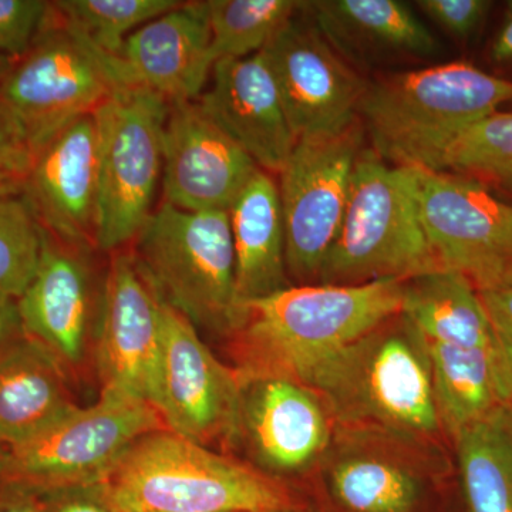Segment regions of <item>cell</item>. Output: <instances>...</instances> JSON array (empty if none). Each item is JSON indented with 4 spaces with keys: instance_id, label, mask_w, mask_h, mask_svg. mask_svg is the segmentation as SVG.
Returning <instances> with one entry per match:
<instances>
[{
    "instance_id": "obj_24",
    "label": "cell",
    "mask_w": 512,
    "mask_h": 512,
    "mask_svg": "<svg viewBox=\"0 0 512 512\" xmlns=\"http://www.w3.org/2000/svg\"><path fill=\"white\" fill-rule=\"evenodd\" d=\"M69 370L37 340L0 353V447L25 443L76 407Z\"/></svg>"
},
{
    "instance_id": "obj_33",
    "label": "cell",
    "mask_w": 512,
    "mask_h": 512,
    "mask_svg": "<svg viewBox=\"0 0 512 512\" xmlns=\"http://www.w3.org/2000/svg\"><path fill=\"white\" fill-rule=\"evenodd\" d=\"M417 8L458 40H470L481 29L493 2L488 0H419Z\"/></svg>"
},
{
    "instance_id": "obj_35",
    "label": "cell",
    "mask_w": 512,
    "mask_h": 512,
    "mask_svg": "<svg viewBox=\"0 0 512 512\" xmlns=\"http://www.w3.org/2000/svg\"><path fill=\"white\" fill-rule=\"evenodd\" d=\"M32 148L0 111V195H20L32 168Z\"/></svg>"
},
{
    "instance_id": "obj_29",
    "label": "cell",
    "mask_w": 512,
    "mask_h": 512,
    "mask_svg": "<svg viewBox=\"0 0 512 512\" xmlns=\"http://www.w3.org/2000/svg\"><path fill=\"white\" fill-rule=\"evenodd\" d=\"M177 0H60L53 2L67 28L101 55L119 60L131 33L180 6Z\"/></svg>"
},
{
    "instance_id": "obj_23",
    "label": "cell",
    "mask_w": 512,
    "mask_h": 512,
    "mask_svg": "<svg viewBox=\"0 0 512 512\" xmlns=\"http://www.w3.org/2000/svg\"><path fill=\"white\" fill-rule=\"evenodd\" d=\"M316 512H436L434 490L420 468L384 451L349 447L323 474Z\"/></svg>"
},
{
    "instance_id": "obj_21",
    "label": "cell",
    "mask_w": 512,
    "mask_h": 512,
    "mask_svg": "<svg viewBox=\"0 0 512 512\" xmlns=\"http://www.w3.org/2000/svg\"><path fill=\"white\" fill-rule=\"evenodd\" d=\"M302 12L350 64L439 55L436 37L400 0H319Z\"/></svg>"
},
{
    "instance_id": "obj_20",
    "label": "cell",
    "mask_w": 512,
    "mask_h": 512,
    "mask_svg": "<svg viewBox=\"0 0 512 512\" xmlns=\"http://www.w3.org/2000/svg\"><path fill=\"white\" fill-rule=\"evenodd\" d=\"M128 83L168 103L197 101L215 66L207 2H183L131 33L119 57Z\"/></svg>"
},
{
    "instance_id": "obj_28",
    "label": "cell",
    "mask_w": 512,
    "mask_h": 512,
    "mask_svg": "<svg viewBox=\"0 0 512 512\" xmlns=\"http://www.w3.org/2000/svg\"><path fill=\"white\" fill-rule=\"evenodd\" d=\"M215 62L261 53L298 15V0H208Z\"/></svg>"
},
{
    "instance_id": "obj_40",
    "label": "cell",
    "mask_w": 512,
    "mask_h": 512,
    "mask_svg": "<svg viewBox=\"0 0 512 512\" xmlns=\"http://www.w3.org/2000/svg\"><path fill=\"white\" fill-rule=\"evenodd\" d=\"M490 57L498 66H512V2H508L503 23L491 42Z\"/></svg>"
},
{
    "instance_id": "obj_10",
    "label": "cell",
    "mask_w": 512,
    "mask_h": 512,
    "mask_svg": "<svg viewBox=\"0 0 512 512\" xmlns=\"http://www.w3.org/2000/svg\"><path fill=\"white\" fill-rule=\"evenodd\" d=\"M363 127L301 138L279 173L286 266L295 285L318 284L320 269L345 215Z\"/></svg>"
},
{
    "instance_id": "obj_42",
    "label": "cell",
    "mask_w": 512,
    "mask_h": 512,
    "mask_svg": "<svg viewBox=\"0 0 512 512\" xmlns=\"http://www.w3.org/2000/svg\"><path fill=\"white\" fill-rule=\"evenodd\" d=\"M284 512H316L313 510L311 504L306 503L305 505H301V507L292 508V510L284 511Z\"/></svg>"
},
{
    "instance_id": "obj_1",
    "label": "cell",
    "mask_w": 512,
    "mask_h": 512,
    "mask_svg": "<svg viewBox=\"0 0 512 512\" xmlns=\"http://www.w3.org/2000/svg\"><path fill=\"white\" fill-rule=\"evenodd\" d=\"M403 282L292 285L245 303L227 338L239 383L265 377L303 383L320 363L402 311Z\"/></svg>"
},
{
    "instance_id": "obj_27",
    "label": "cell",
    "mask_w": 512,
    "mask_h": 512,
    "mask_svg": "<svg viewBox=\"0 0 512 512\" xmlns=\"http://www.w3.org/2000/svg\"><path fill=\"white\" fill-rule=\"evenodd\" d=\"M467 512H512V406L454 437Z\"/></svg>"
},
{
    "instance_id": "obj_19",
    "label": "cell",
    "mask_w": 512,
    "mask_h": 512,
    "mask_svg": "<svg viewBox=\"0 0 512 512\" xmlns=\"http://www.w3.org/2000/svg\"><path fill=\"white\" fill-rule=\"evenodd\" d=\"M197 103L261 170H284L298 138L264 52L218 60Z\"/></svg>"
},
{
    "instance_id": "obj_34",
    "label": "cell",
    "mask_w": 512,
    "mask_h": 512,
    "mask_svg": "<svg viewBox=\"0 0 512 512\" xmlns=\"http://www.w3.org/2000/svg\"><path fill=\"white\" fill-rule=\"evenodd\" d=\"M40 491L42 512H120L106 480L57 485Z\"/></svg>"
},
{
    "instance_id": "obj_37",
    "label": "cell",
    "mask_w": 512,
    "mask_h": 512,
    "mask_svg": "<svg viewBox=\"0 0 512 512\" xmlns=\"http://www.w3.org/2000/svg\"><path fill=\"white\" fill-rule=\"evenodd\" d=\"M0 512H42L39 488L0 480Z\"/></svg>"
},
{
    "instance_id": "obj_39",
    "label": "cell",
    "mask_w": 512,
    "mask_h": 512,
    "mask_svg": "<svg viewBox=\"0 0 512 512\" xmlns=\"http://www.w3.org/2000/svg\"><path fill=\"white\" fill-rule=\"evenodd\" d=\"M488 315L493 323L498 359H500L501 370H503L505 384H507L512 403V323L490 311H488Z\"/></svg>"
},
{
    "instance_id": "obj_3",
    "label": "cell",
    "mask_w": 512,
    "mask_h": 512,
    "mask_svg": "<svg viewBox=\"0 0 512 512\" xmlns=\"http://www.w3.org/2000/svg\"><path fill=\"white\" fill-rule=\"evenodd\" d=\"M511 101L512 80L470 63H444L370 84L359 119L387 163L439 171L458 134Z\"/></svg>"
},
{
    "instance_id": "obj_30",
    "label": "cell",
    "mask_w": 512,
    "mask_h": 512,
    "mask_svg": "<svg viewBox=\"0 0 512 512\" xmlns=\"http://www.w3.org/2000/svg\"><path fill=\"white\" fill-rule=\"evenodd\" d=\"M439 171L468 175L512 194V111H495L458 134Z\"/></svg>"
},
{
    "instance_id": "obj_26",
    "label": "cell",
    "mask_w": 512,
    "mask_h": 512,
    "mask_svg": "<svg viewBox=\"0 0 512 512\" xmlns=\"http://www.w3.org/2000/svg\"><path fill=\"white\" fill-rule=\"evenodd\" d=\"M434 402L441 429L456 437L498 407L511 403L497 346L458 348L430 343Z\"/></svg>"
},
{
    "instance_id": "obj_7",
    "label": "cell",
    "mask_w": 512,
    "mask_h": 512,
    "mask_svg": "<svg viewBox=\"0 0 512 512\" xmlns=\"http://www.w3.org/2000/svg\"><path fill=\"white\" fill-rule=\"evenodd\" d=\"M130 86L120 60L101 55L50 6L42 32L0 82V111L36 154L117 89Z\"/></svg>"
},
{
    "instance_id": "obj_15",
    "label": "cell",
    "mask_w": 512,
    "mask_h": 512,
    "mask_svg": "<svg viewBox=\"0 0 512 512\" xmlns=\"http://www.w3.org/2000/svg\"><path fill=\"white\" fill-rule=\"evenodd\" d=\"M421 225L437 265L478 278L512 262V202L450 171L414 168Z\"/></svg>"
},
{
    "instance_id": "obj_4",
    "label": "cell",
    "mask_w": 512,
    "mask_h": 512,
    "mask_svg": "<svg viewBox=\"0 0 512 512\" xmlns=\"http://www.w3.org/2000/svg\"><path fill=\"white\" fill-rule=\"evenodd\" d=\"M106 483L120 512H284L308 503L251 464L168 429L138 439Z\"/></svg>"
},
{
    "instance_id": "obj_25",
    "label": "cell",
    "mask_w": 512,
    "mask_h": 512,
    "mask_svg": "<svg viewBox=\"0 0 512 512\" xmlns=\"http://www.w3.org/2000/svg\"><path fill=\"white\" fill-rule=\"evenodd\" d=\"M400 312L427 342L458 348L497 346L483 299L463 272L440 266L406 279Z\"/></svg>"
},
{
    "instance_id": "obj_14",
    "label": "cell",
    "mask_w": 512,
    "mask_h": 512,
    "mask_svg": "<svg viewBox=\"0 0 512 512\" xmlns=\"http://www.w3.org/2000/svg\"><path fill=\"white\" fill-rule=\"evenodd\" d=\"M92 252L43 229L36 274L18 299L26 335L73 375L94 363L103 313L106 279L101 284L97 278Z\"/></svg>"
},
{
    "instance_id": "obj_38",
    "label": "cell",
    "mask_w": 512,
    "mask_h": 512,
    "mask_svg": "<svg viewBox=\"0 0 512 512\" xmlns=\"http://www.w3.org/2000/svg\"><path fill=\"white\" fill-rule=\"evenodd\" d=\"M26 336L28 335L23 328L18 298L0 291V353Z\"/></svg>"
},
{
    "instance_id": "obj_12",
    "label": "cell",
    "mask_w": 512,
    "mask_h": 512,
    "mask_svg": "<svg viewBox=\"0 0 512 512\" xmlns=\"http://www.w3.org/2000/svg\"><path fill=\"white\" fill-rule=\"evenodd\" d=\"M163 350V298L138 266L131 249L111 254L94 370L100 393L154 407Z\"/></svg>"
},
{
    "instance_id": "obj_41",
    "label": "cell",
    "mask_w": 512,
    "mask_h": 512,
    "mask_svg": "<svg viewBox=\"0 0 512 512\" xmlns=\"http://www.w3.org/2000/svg\"><path fill=\"white\" fill-rule=\"evenodd\" d=\"M13 63H15V60L9 59L8 56L2 55V53H0V82H2L3 77L8 74Z\"/></svg>"
},
{
    "instance_id": "obj_5",
    "label": "cell",
    "mask_w": 512,
    "mask_h": 512,
    "mask_svg": "<svg viewBox=\"0 0 512 512\" xmlns=\"http://www.w3.org/2000/svg\"><path fill=\"white\" fill-rule=\"evenodd\" d=\"M436 268L440 266L421 225L414 168L387 163L363 148L318 284L406 281Z\"/></svg>"
},
{
    "instance_id": "obj_11",
    "label": "cell",
    "mask_w": 512,
    "mask_h": 512,
    "mask_svg": "<svg viewBox=\"0 0 512 512\" xmlns=\"http://www.w3.org/2000/svg\"><path fill=\"white\" fill-rule=\"evenodd\" d=\"M262 52L298 140L335 136L359 123L367 84L302 9Z\"/></svg>"
},
{
    "instance_id": "obj_32",
    "label": "cell",
    "mask_w": 512,
    "mask_h": 512,
    "mask_svg": "<svg viewBox=\"0 0 512 512\" xmlns=\"http://www.w3.org/2000/svg\"><path fill=\"white\" fill-rule=\"evenodd\" d=\"M52 3L0 0V53L19 60L29 52L49 18Z\"/></svg>"
},
{
    "instance_id": "obj_2",
    "label": "cell",
    "mask_w": 512,
    "mask_h": 512,
    "mask_svg": "<svg viewBox=\"0 0 512 512\" xmlns=\"http://www.w3.org/2000/svg\"><path fill=\"white\" fill-rule=\"evenodd\" d=\"M303 384L352 430L419 440L441 429L429 342L402 312L320 363Z\"/></svg>"
},
{
    "instance_id": "obj_18",
    "label": "cell",
    "mask_w": 512,
    "mask_h": 512,
    "mask_svg": "<svg viewBox=\"0 0 512 512\" xmlns=\"http://www.w3.org/2000/svg\"><path fill=\"white\" fill-rule=\"evenodd\" d=\"M22 195L50 235L66 244L97 249L94 114L74 120L37 151Z\"/></svg>"
},
{
    "instance_id": "obj_9",
    "label": "cell",
    "mask_w": 512,
    "mask_h": 512,
    "mask_svg": "<svg viewBox=\"0 0 512 512\" xmlns=\"http://www.w3.org/2000/svg\"><path fill=\"white\" fill-rule=\"evenodd\" d=\"M167 429L153 406L100 393L25 443L3 448L2 480L43 488L106 480L141 437Z\"/></svg>"
},
{
    "instance_id": "obj_13",
    "label": "cell",
    "mask_w": 512,
    "mask_h": 512,
    "mask_svg": "<svg viewBox=\"0 0 512 512\" xmlns=\"http://www.w3.org/2000/svg\"><path fill=\"white\" fill-rule=\"evenodd\" d=\"M241 383L200 338L183 313L163 299V350L154 409L165 427L210 448L231 446L237 427Z\"/></svg>"
},
{
    "instance_id": "obj_6",
    "label": "cell",
    "mask_w": 512,
    "mask_h": 512,
    "mask_svg": "<svg viewBox=\"0 0 512 512\" xmlns=\"http://www.w3.org/2000/svg\"><path fill=\"white\" fill-rule=\"evenodd\" d=\"M138 266L161 298L198 330L227 339L241 306L228 212H192L167 202L134 239Z\"/></svg>"
},
{
    "instance_id": "obj_31",
    "label": "cell",
    "mask_w": 512,
    "mask_h": 512,
    "mask_svg": "<svg viewBox=\"0 0 512 512\" xmlns=\"http://www.w3.org/2000/svg\"><path fill=\"white\" fill-rule=\"evenodd\" d=\"M43 229L23 195H0V291L19 296L36 274Z\"/></svg>"
},
{
    "instance_id": "obj_22",
    "label": "cell",
    "mask_w": 512,
    "mask_h": 512,
    "mask_svg": "<svg viewBox=\"0 0 512 512\" xmlns=\"http://www.w3.org/2000/svg\"><path fill=\"white\" fill-rule=\"evenodd\" d=\"M239 306L292 286L274 175L259 168L228 210Z\"/></svg>"
},
{
    "instance_id": "obj_8",
    "label": "cell",
    "mask_w": 512,
    "mask_h": 512,
    "mask_svg": "<svg viewBox=\"0 0 512 512\" xmlns=\"http://www.w3.org/2000/svg\"><path fill=\"white\" fill-rule=\"evenodd\" d=\"M170 103L130 84L94 111L97 127L96 248L120 251L133 244L156 211L163 178L164 127Z\"/></svg>"
},
{
    "instance_id": "obj_16",
    "label": "cell",
    "mask_w": 512,
    "mask_h": 512,
    "mask_svg": "<svg viewBox=\"0 0 512 512\" xmlns=\"http://www.w3.org/2000/svg\"><path fill=\"white\" fill-rule=\"evenodd\" d=\"M333 421L322 397L306 384L282 377L248 380L241 383L231 446L239 444L252 467L289 485L328 453Z\"/></svg>"
},
{
    "instance_id": "obj_43",
    "label": "cell",
    "mask_w": 512,
    "mask_h": 512,
    "mask_svg": "<svg viewBox=\"0 0 512 512\" xmlns=\"http://www.w3.org/2000/svg\"><path fill=\"white\" fill-rule=\"evenodd\" d=\"M2 460H3V448L0 447V480H2Z\"/></svg>"
},
{
    "instance_id": "obj_17",
    "label": "cell",
    "mask_w": 512,
    "mask_h": 512,
    "mask_svg": "<svg viewBox=\"0 0 512 512\" xmlns=\"http://www.w3.org/2000/svg\"><path fill=\"white\" fill-rule=\"evenodd\" d=\"M163 201L192 212H228L259 170L198 106L170 103L164 127Z\"/></svg>"
},
{
    "instance_id": "obj_36",
    "label": "cell",
    "mask_w": 512,
    "mask_h": 512,
    "mask_svg": "<svg viewBox=\"0 0 512 512\" xmlns=\"http://www.w3.org/2000/svg\"><path fill=\"white\" fill-rule=\"evenodd\" d=\"M473 282L485 308L512 323V262L495 266Z\"/></svg>"
}]
</instances>
